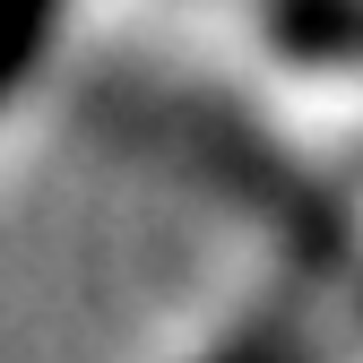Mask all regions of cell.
Returning a JSON list of instances; mask_svg holds the SVG:
<instances>
[{"mask_svg":"<svg viewBox=\"0 0 363 363\" xmlns=\"http://www.w3.org/2000/svg\"><path fill=\"white\" fill-rule=\"evenodd\" d=\"M208 363H329V346H320V329H311V303L286 294L277 311H259L251 329H234Z\"/></svg>","mask_w":363,"mask_h":363,"instance_id":"1","label":"cell"},{"mask_svg":"<svg viewBox=\"0 0 363 363\" xmlns=\"http://www.w3.org/2000/svg\"><path fill=\"white\" fill-rule=\"evenodd\" d=\"M277 43L303 61H363V0H277Z\"/></svg>","mask_w":363,"mask_h":363,"instance_id":"2","label":"cell"},{"mask_svg":"<svg viewBox=\"0 0 363 363\" xmlns=\"http://www.w3.org/2000/svg\"><path fill=\"white\" fill-rule=\"evenodd\" d=\"M52 18H61V0H0V96L26 78V61L43 52Z\"/></svg>","mask_w":363,"mask_h":363,"instance_id":"3","label":"cell"}]
</instances>
